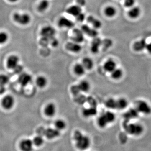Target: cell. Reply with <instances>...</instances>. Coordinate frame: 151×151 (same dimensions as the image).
<instances>
[{
	"mask_svg": "<svg viewBox=\"0 0 151 151\" xmlns=\"http://www.w3.org/2000/svg\"><path fill=\"white\" fill-rule=\"evenodd\" d=\"M73 136L77 148L81 150L89 148L91 145V141L89 137L83 134L79 131H76Z\"/></svg>",
	"mask_w": 151,
	"mask_h": 151,
	"instance_id": "cell-1",
	"label": "cell"
},
{
	"mask_svg": "<svg viewBox=\"0 0 151 151\" xmlns=\"http://www.w3.org/2000/svg\"><path fill=\"white\" fill-rule=\"evenodd\" d=\"M125 129L128 133L131 135L138 136L140 135L144 132V128L142 125L138 123H132L129 124V123L125 124Z\"/></svg>",
	"mask_w": 151,
	"mask_h": 151,
	"instance_id": "cell-2",
	"label": "cell"
},
{
	"mask_svg": "<svg viewBox=\"0 0 151 151\" xmlns=\"http://www.w3.org/2000/svg\"><path fill=\"white\" fill-rule=\"evenodd\" d=\"M136 109L139 113L145 115L151 114V106L145 100H140L137 104Z\"/></svg>",
	"mask_w": 151,
	"mask_h": 151,
	"instance_id": "cell-3",
	"label": "cell"
},
{
	"mask_svg": "<svg viewBox=\"0 0 151 151\" xmlns=\"http://www.w3.org/2000/svg\"><path fill=\"white\" fill-rule=\"evenodd\" d=\"M13 18L15 22L22 25L29 24L31 21V17L27 14L15 13L14 14Z\"/></svg>",
	"mask_w": 151,
	"mask_h": 151,
	"instance_id": "cell-4",
	"label": "cell"
},
{
	"mask_svg": "<svg viewBox=\"0 0 151 151\" xmlns=\"http://www.w3.org/2000/svg\"><path fill=\"white\" fill-rule=\"evenodd\" d=\"M56 31L54 28L51 26H46L43 28L41 31L42 37L48 40L55 37Z\"/></svg>",
	"mask_w": 151,
	"mask_h": 151,
	"instance_id": "cell-5",
	"label": "cell"
},
{
	"mask_svg": "<svg viewBox=\"0 0 151 151\" xmlns=\"http://www.w3.org/2000/svg\"><path fill=\"white\" fill-rule=\"evenodd\" d=\"M72 39L74 42L80 43L83 42L84 40V34L81 30L75 29L73 31Z\"/></svg>",
	"mask_w": 151,
	"mask_h": 151,
	"instance_id": "cell-6",
	"label": "cell"
},
{
	"mask_svg": "<svg viewBox=\"0 0 151 151\" xmlns=\"http://www.w3.org/2000/svg\"><path fill=\"white\" fill-rule=\"evenodd\" d=\"M34 144L29 139H25L21 142L20 147L22 151H33Z\"/></svg>",
	"mask_w": 151,
	"mask_h": 151,
	"instance_id": "cell-7",
	"label": "cell"
},
{
	"mask_svg": "<svg viewBox=\"0 0 151 151\" xmlns=\"http://www.w3.org/2000/svg\"><path fill=\"white\" fill-rule=\"evenodd\" d=\"M32 81V77L28 73H21L19 76L18 81L22 86H26Z\"/></svg>",
	"mask_w": 151,
	"mask_h": 151,
	"instance_id": "cell-8",
	"label": "cell"
},
{
	"mask_svg": "<svg viewBox=\"0 0 151 151\" xmlns=\"http://www.w3.org/2000/svg\"><path fill=\"white\" fill-rule=\"evenodd\" d=\"M3 107L6 110H10L14 104V99L12 96L7 95L4 97L2 102Z\"/></svg>",
	"mask_w": 151,
	"mask_h": 151,
	"instance_id": "cell-9",
	"label": "cell"
},
{
	"mask_svg": "<svg viewBox=\"0 0 151 151\" xmlns=\"http://www.w3.org/2000/svg\"><path fill=\"white\" fill-rule=\"evenodd\" d=\"M58 24L60 27L66 28H71L74 26V23L72 21L65 17H62L59 19Z\"/></svg>",
	"mask_w": 151,
	"mask_h": 151,
	"instance_id": "cell-10",
	"label": "cell"
},
{
	"mask_svg": "<svg viewBox=\"0 0 151 151\" xmlns=\"http://www.w3.org/2000/svg\"><path fill=\"white\" fill-rule=\"evenodd\" d=\"M147 42L145 39L136 42L133 45V49L135 51L140 52L146 49L147 45Z\"/></svg>",
	"mask_w": 151,
	"mask_h": 151,
	"instance_id": "cell-11",
	"label": "cell"
},
{
	"mask_svg": "<svg viewBox=\"0 0 151 151\" xmlns=\"http://www.w3.org/2000/svg\"><path fill=\"white\" fill-rule=\"evenodd\" d=\"M81 30L84 33L92 37H97L98 35V32L94 29L89 27V26L83 25L81 27Z\"/></svg>",
	"mask_w": 151,
	"mask_h": 151,
	"instance_id": "cell-12",
	"label": "cell"
},
{
	"mask_svg": "<svg viewBox=\"0 0 151 151\" xmlns=\"http://www.w3.org/2000/svg\"><path fill=\"white\" fill-rule=\"evenodd\" d=\"M60 134V132L58 130L55 129L49 128L44 130V135L49 139H53L58 137Z\"/></svg>",
	"mask_w": 151,
	"mask_h": 151,
	"instance_id": "cell-13",
	"label": "cell"
},
{
	"mask_svg": "<svg viewBox=\"0 0 151 151\" xmlns=\"http://www.w3.org/2000/svg\"><path fill=\"white\" fill-rule=\"evenodd\" d=\"M65 47L68 51L74 53H78L80 52L81 50V46L79 44L74 42H68L66 44Z\"/></svg>",
	"mask_w": 151,
	"mask_h": 151,
	"instance_id": "cell-14",
	"label": "cell"
},
{
	"mask_svg": "<svg viewBox=\"0 0 151 151\" xmlns=\"http://www.w3.org/2000/svg\"><path fill=\"white\" fill-rule=\"evenodd\" d=\"M56 112V107L54 103H49L45 108V113L48 117H53L55 115Z\"/></svg>",
	"mask_w": 151,
	"mask_h": 151,
	"instance_id": "cell-15",
	"label": "cell"
},
{
	"mask_svg": "<svg viewBox=\"0 0 151 151\" xmlns=\"http://www.w3.org/2000/svg\"><path fill=\"white\" fill-rule=\"evenodd\" d=\"M19 58L16 55H11L8 59L7 65L10 69H14L19 64Z\"/></svg>",
	"mask_w": 151,
	"mask_h": 151,
	"instance_id": "cell-16",
	"label": "cell"
},
{
	"mask_svg": "<svg viewBox=\"0 0 151 151\" xmlns=\"http://www.w3.org/2000/svg\"><path fill=\"white\" fill-rule=\"evenodd\" d=\"M102 41L100 38L94 37L92 41L91 44V50L94 53H97L98 52L100 47L102 45Z\"/></svg>",
	"mask_w": 151,
	"mask_h": 151,
	"instance_id": "cell-17",
	"label": "cell"
},
{
	"mask_svg": "<svg viewBox=\"0 0 151 151\" xmlns=\"http://www.w3.org/2000/svg\"><path fill=\"white\" fill-rule=\"evenodd\" d=\"M68 14L76 17L78 16L79 14L82 12V9L81 7L78 5H74L71 6L67 9L66 10Z\"/></svg>",
	"mask_w": 151,
	"mask_h": 151,
	"instance_id": "cell-18",
	"label": "cell"
},
{
	"mask_svg": "<svg viewBox=\"0 0 151 151\" xmlns=\"http://www.w3.org/2000/svg\"><path fill=\"white\" fill-rule=\"evenodd\" d=\"M116 68V63L114 60L109 59L105 62L104 65V69L108 72H111Z\"/></svg>",
	"mask_w": 151,
	"mask_h": 151,
	"instance_id": "cell-19",
	"label": "cell"
},
{
	"mask_svg": "<svg viewBox=\"0 0 151 151\" xmlns=\"http://www.w3.org/2000/svg\"><path fill=\"white\" fill-rule=\"evenodd\" d=\"M87 22L93 26L95 29H99L102 27V23L98 19L92 16H89L87 19Z\"/></svg>",
	"mask_w": 151,
	"mask_h": 151,
	"instance_id": "cell-20",
	"label": "cell"
},
{
	"mask_svg": "<svg viewBox=\"0 0 151 151\" xmlns=\"http://www.w3.org/2000/svg\"><path fill=\"white\" fill-rule=\"evenodd\" d=\"M82 64L85 69L88 70H91L94 65L93 60L89 57H85L83 58Z\"/></svg>",
	"mask_w": 151,
	"mask_h": 151,
	"instance_id": "cell-21",
	"label": "cell"
},
{
	"mask_svg": "<svg viewBox=\"0 0 151 151\" xmlns=\"http://www.w3.org/2000/svg\"><path fill=\"white\" fill-rule=\"evenodd\" d=\"M139 112L137 109H131L125 114V117L127 120L134 119L138 118L139 115Z\"/></svg>",
	"mask_w": 151,
	"mask_h": 151,
	"instance_id": "cell-22",
	"label": "cell"
},
{
	"mask_svg": "<svg viewBox=\"0 0 151 151\" xmlns=\"http://www.w3.org/2000/svg\"><path fill=\"white\" fill-rule=\"evenodd\" d=\"M78 86L81 92H87L90 90V84L88 81L83 80L81 81Z\"/></svg>",
	"mask_w": 151,
	"mask_h": 151,
	"instance_id": "cell-23",
	"label": "cell"
},
{
	"mask_svg": "<svg viewBox=\"0 0 151 151\" xmlns=\"http://www.w3.org/2000/svg\"><path fill=\"white\" fill-rule=\"evenodd\" d=\"M85 68H84V66L82 65V64L80 63H77L74 65L73 70H74V73L76 75L78 76H81L84 75L85 72Z\"/></svg>",
	"mask_w": 151,
	"mask_h": 151,
	"instance_id": "cell-24",
	"label": "cell"
},
{
	"mask_svg": "<svg viewBox=\"0 0 151 151\" xmlns=\"http://www.w3.org/2000/svg\"><path fill=\"white\" fill-rule=\"evenodd\" d=\"M128 106V102L127 99L121 98L116 101V108L119 110H123Z\"/></svg>",
	"mask_w": 151,
	"mask_h": 151,
	"instance_id": "cell-25",
	"label": "cell"
},
{
	"mask_svg": "<svg viewBox=\"0 0 151 151\" xmlns=\"http://www.w3.org/2000/svg\"><path fill=\"white\" fill-rule=\"evenodd\" d=\"M141 14V9L139 7L132 8L129 12V15L132 19H136Z\"/></svg>",
	"mask_w": 151,
	"mask_h": 151,
	"instance_id": "cell-26",
	"label": "cell"
},
{
	"mask_svg": "<svg viewBox=\"0 0 151 151\" xmlns=\"http://www.w3.org/2000/svg\"><path fill=\"white\" fill-rule=\"evenodd\" d=\"M97 113V109L94 107L84 109L83 111V115L85 117H92V116H95Z\"/></svg>",
	"mask_w": 151,
	"mask_h": 151,
	"instance_id": "cell-27",
	"label": "cell"
},
{
	"mask_svg": "<svg viewBox=\"0 0 151 151\" xmlns=\"http://www.w3.org/2000/svg\"><path fill=\"white\" fill-rule=\"evenodd\" d=\"M50 5L48 0H42L38 6V10L40 12H43L47 10Z\"/></svg>",
	"mask_w": 151,
	"mask_h": 151,
	"instance_id": "cell-28",
	"label": "cell"
},
{
	"mask_svg": "<svg viewBox=\"0 0 151 151\" xmlns=\"http://www.w3.org/2000/svg\"><path fill=\"white\" fill-rule=\"evenodd\" d=\"M111 77L114 80H119L123 76V71L120 68H116L111 72Z\"/></svg>",
	"mask_w": 151,
	"mask_h": 151,
	"instance_id": "cell-29",
	"label": "cell"
},
{
	"mask_svg": "<svg viewBox=\"0 0 151 151\" xmlns=\"http://www.w3.org/2000/svg\"><path fill=\"white\" fill-rule=\"evenodd\" d=\"M105 13L107 17H113L117 13V11L114 7L109 6L105 9Z\"/></svg>",
	"mask_w": 151,
	"mask_h": 151,
	"instance_id": "cell-30",
	"label": "cell"
},
{
	"mask_svg": "<svg viewBox=\"0 0 151 151\" xmlns=\"http://www.w3.org/2000/svg\"><path fill=\"white\" fill-rule=\"evenodd\" d=\"M47 81V78L43 76H39L36 80L37 84L39 87L43 88L46 86Z\"/></svg>",
	"mask_w": 151,
	"mask_h": 151,
	"instance_id": "cell-31",
	"label": "cell"
},
{
	"mask_svg": "<svg viewBox=\"0 0 151 151\" xmlns=\"http://www.w3.org/2000/svg\"><path fill=\"white\" fill-rule=\"evenodd\" d=\"M55 129L58 131L64 129L66 127V124L65 121L62 119H58L55 122Z\"/></svg>",
	"mask_w": 151,
	"mask_h": 151,
	"instance_id": "cell-32",
	"label": "cell"
},
{
	"mask_svg": "<svg viewBox=\"0 0 151 151\" xmlns=\"http://www.w3.org/2000/svg\"><path fill=\"white\" fill-rule=\"evenodd\" d=\"M108 124L112 123L115 121L116 119L115 114L111 111H107L103 114Z\"/></svg>",
	"mask_w": 151,
	"mask_h": 151,
	"instance_id": "cell-33",
	"label": "cell"
},
{
	"mask_svg": "<svg viewBox=\"0 0 151 151\" xmlns=\"http://www.w3.org/2000/svg\"><path fill=\"white\" fill-rule=\"evenodd\" d=\"M97 124L101 128H104L108 124L103 114L100 116L98 118L97 120Z\"/></svg>",
	"mask_w": 151,
	"mask_h": 151,
	"instance_id": "cell-34",
	"label": "cell"
},
{
	"mask_svg": "<svg viewBox=\"0 0 151 151\" xmlns=\"http://www.w3.org/2000/svg\"><path fill=\"white\" fill-rule=\"evenodd\" d=\"M105 105L109 109H116V100H114L113 98H110L106 101Z\"/></svg>",
	"mask_w": 151,
	"mask_h": 151,
	"instance_id": "cell-35",
	"label": "cell"
},
{
	"mask_svg": "<svg viewBox=\"0 0 151 151\" xmlns=\"http://www.w3.org/2000/svg\"><path fill=\"white\" fill-rule=\"evenodd\" d=\"M32 142L34 145H35V146L40 147L43 145L44 140L42 136L39 135L34 138Z\"/></svg>",
	"mask_w": 151,
	"mask_h": 151,
	"instance_id": "cell-36",
	"label": "cell"
},
{
	"mask_svg": "<svg viewBox=\"0 0 151 151\" xmlns=\"http://www.w3.org/2000/svg\"><path fill=\"white\" fill-rule=\"evenodd\" d=\"M9 80V78L7 76L4 74L0 75V85H4L7 84Z\"/></svg>",
	"mask_w": 151,
	"mask_h": 151,
	"instance_id": "cell-37",
	"label": "cell"
},
{
	"mask_svg": "<svg viewBox=\"0 0 151 151\" xmlns=\"http://www.w3.org/2000/svg\"><path fill=\"white\" fill-rule=\"evenodd\" d=\"M8 38V35L6 32H0V44L6 43L7 41Z\"/></svg>",
	"mask_w": 151,
	"mask_h": 151,
	"instance_id": "cell-38",
	"label": "cell"
},
{
	"mask_svg": "<svg viewBox=\"0 0 151 151\" xmlns=\"http://www.w3.org/2000/svg\"><path fill=\"white\" fill-rule=\"evenodd\" d=\"M113 44V42L109 39H106L105 40L102 42V45L105 48H108L112 46Z\"/></svg>",
	"mask_w": 151,
	"mask_h": 151,
	"instance_id": "cell-39",
	"label": "cell"
},
{
	"mask_svg": "<svg viewBox=\"0 0 151 151\" xmlns=\"http://www.w3.org/2000/svg\"><path fill=\"white\" fill-rule=\"evenodd\" d=\"M71 92L74 95H77L81 92L78 85H74L72 86L71 89Z\"/></svg>",
	"mask_w": 151,
	"mask_h": 151,
	"instance_id": "cell-40",
	"label": "cell"
},
{
	"mask_svg": "<svg viewBox=\"0 0 151 151\" xmlns=\"http://www.w3.org/2000/svg\"><path fill=\"white\" fill-rule=\"evenodd\" d=\"M135 3V0H125L124 4L127 7H132Z\"/></svg>",
	"mask_w": 151,
	"mask_h": 151,
	"instance_id": "cell-41",
	"label": "cell"
},
{
	"mask_svg": "<svg viewBox=\"0 0 151 151\" xmlns=\"http://www.w3.org/2000/svg\"><path fill=\"white\" fill-rule=\"evenodd\" d=\"M23 70V66L19 64L14 69V71L17 74H21Z\"/></svg>",
	"mask_w": 151,
	"mask_h": 151,
	"instance_id": "cell-42",
	"label": "cell"
},
{
	"mask_svg": "<svg viewBox=\"0 0 151 151\" xmlns=\"http://www.w3.org/2000/svg\"><path fill=\"white\" fill-rule=\"evenodd\" d=\"M76 20L78 22H82L84 21V19H85V15L84 14L81 12L80 14H79L78 16L76 17Z\"/></svg>",
	"mask_w": 151,
	"mask_h": 151,
	"instance_id": "cell-43",
	"label": "cell"
},
{
	"mask_svg": "<svg viewBox=\"0 0 151 151\" xmlns=\"http://www.w3.org/2000/svg\"><path fill=\"white\" fill-rule=\"evenodd\" d=\"M50 43L53 47H56L58 45V41L57 39L54 37L50 40Z\"/></svg>",
	"mask_w": 151,
	"mask_h": 151,
	"instance_id": "cell-44",
	"label": "cell"
},
{
	"mask_svg": "<svg viewBox=\"0 0 151 151\" xmlns=\"http://www.w3.org/2000/svg\"><path fill=\"white\" fill-rule=\"evenodd\" d=\"M50 43L49 40L42 37L40 40V44L43 46H47Z\"/></svg>",
	"mask_w": 151,
	"mask_h": 151,
	"instance_id": "cell-45",
	"label": "cell"
},
{
	"mask_svg": "<svg viewBox=\"0 0 151 151\" xmlns=\"http://www.w3.org/2000/svg\"><path fill=\"white\" fill-rule=\"evenodd\" d=\"M76 3L78 4L77 5L81 7L86 5V0H76Z\"/></svg>",
	"mask_w": 151,
	"mask_h": 151,
	"instance_id": "cell-46",
	"label": "cell"
},
{
	"mask_svg": "<svg viewBox=\"0 0 151 151\" xmlns=\"http://www.w3.org/2000/svg\"><path fill=\"white\" fill-rule=\"evenodd\" d=\"M146 49L150 54H151V42L150 43L147 44Z\"/></svg>",
	"mask_w": 151,
	"mask_h": 151,
	"instance_id": "cell-47",
	"label": "cell"
},
{
	"mask_svg": "<svg viewBox=\"0 0 151 151\" xmlns=\"http://www.w3.org/2000/svg\"><path fill=\"white\" fill-rule=\"evenodd\" d=\"M5 88L3 85H0V94H3L5 92Z\"/></svg>",
	"mask_w": 151,
	"mask_h": 151,
	"instance_id": "cell-48",
	"label": "cell"
},
{
	"mask_svg": "<svg viewBox=\"0 0 151 151\" xmlns=\"http://www.w3.org/2000/svg\"><path fill=\"white\" fill-rule=\"evenodd\" d=\"M9 1H10L11 2L15 3L18 1L19 0H9Z\"/></svg>",
	"mask_w": 151,
	"mask_h": 151,
	"instance_id": "cell-49",
	"label": "cell"
}]
</instances>
